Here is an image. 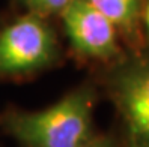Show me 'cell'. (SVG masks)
Instances as JSON below:
<instances>
[{"label":"cell","instance_id":"5b68a950","mask_svg":"<svg viewBox=\"0 0 149 147\" xmlns=\"http://www.w3.org/2000/svg\"><path fill=\"white\" fill-rule=\"evenodd\" d=\"M95 9L125 32H133L137 26L140 12V0H87Z\"/></svg>","mask_w":149,"mask_h":147},{"label":"cell","instance_id":"7a4b0ae2","mask_svg":"<svg viewBox=\"0 0 149 147\" xmlns=\"http://www.w3.org/2000/svg\"><path fill=\"white\" fill-rule=\"evenodd\" d=\"M60 57L47 18L26 12L0 30V77H21L53 66Z\"/></svg>","mask_w":149,"mask_h":147},{"label":"cell","instance_id":"6da1fadb","mask_svg":"<svg viewBox=\"0 0 149 147\" xmlns=\"http://www.w3.org/2000/svg\"><path fill=\"white\" fill-rule=\"evenodd\" d=\"M95 93L81 86L44 110H8L0 128L23 147H78L91 138Z\"/></svg>","mask_w":149,"mask_h":147},{"label":"cell","instance_id":"8992f818","mask_svg":"<svg viewBox=\"0 0 149 147\" xmlns=\"http://www.w3.org/2000/svg\"><path fill=\"white\" fill-rule=\"evenodd\" d=\"M17 2L24 8L26 12L48 18L51 15H59L69 0H17Z\"/></svg>","mask_w":149,"mask_h":147},{"label":"cell","instance_id":"277c9868","mask_svg":"<svg viewBox=\"0 0 149 147\" xmlns=\"http://www.w3.org/2000/svg\"><path fill=\"white\" fill-rule=\"evenodd\" d=\"M113 92L131 143L149 146V63H136L119 71Z\"/></svg>","mask_w":149,"mask_h":147},{"label":"cell","instance_id":"52a82bcc","mask_svg":"<svg viewBox=\"0 0 149 147\" xmlns=\"http://www.w3.org/2000/svg\"><path fill=\"white\" fill-rule=\"evenodd\" d=\"M78 147H111V146L107 140H98V138L92 140V138H89V140L84 141L83 144H80Z\"/></svg>","mask_w":149,"mask_h":147},{"label":"cell","instance_id":"ba28073f","mask_svg":"<svg viewBox=\"0 0 149 147\" xmlns=\"http://www.w3.org/2000/svg\"><path fill=\"white\" fill-rule=\"evenodd\" d=\"M143 17H145V23H146V27H148V32H149V2H148L146 6H145Z\"/></svg>","mask_w":149,"mask_h":147},{"label":"cell","instance_id":"3957f363","mask_svg":"<svg viewBox=\"0 0 149 147\" xmlns=\"http://www.w3.org/2000/svg\"><path fill=\"white\" fill-rule=\"evenodd\" d=\"M59 15L77 56L87 60H110L119 54L118 27L87 0H69Z\"/></svg>","mask_w":149,"mask_h":147},{"label":"cell","instance_id":"9c48e42d","mask_svg":"<svg viewBox=\"0 0 149 147\" xmlns=\"http://www.w3.org/2000/svg\"><path fill=\"white\" fill-rule=\"evenodd\" d=\"M131 147H149V146H143V144H133V143H131Z\"/></svg>","mask_w":149,"mask_h":147}]
</instances>
